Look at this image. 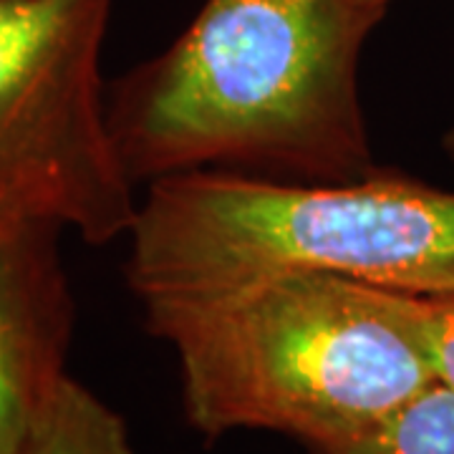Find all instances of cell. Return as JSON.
I'll use <instances>...</instances> for the list:
<instances>
[{
  "mask_svg": "<svg viewBox=\"0 0 454 454\" xmlns=\"http://www.w3.org/2000/svg\"><path fill=\"white\" fill-rule=\"evenodd\" d=\"M20 454H134L127 422L66 376L33 422Z\"/></svg>",
  "mask_w": 454,
  "mask_h": 454,
  "instance_id": "obj_6",
  "label": "cell"
},
{
  "mask_svg": "<svg viewBox=\"0 0 454 454\" xmlns=\"http://www.w3.org/2000/svg\"><path fill=\"white\" fill-rule=\"evenodd\" d=\"M59 227L0 230V454H20L66 376L74 298Z\"/></svg>",
  "mask_w": 454,
  "mask_h": 454,
  "instance_id": "obj_5",
  "label": "cell"
},
{
  "mask_svg": "<svg viewBox=\"0 0 454 454\" xmlns=\"http://www.w3.org/2000/svg\"><path fill=\"white\" fill-rule=\"evenodd\" d=\"M381 20L364 0H202L167 49L106 89L129 177H372L358 68Z\"/></svg>",
  "mask_w": 454,
  "mask_h": 454,
  "instance_id": "obj_1",
  "label": "cell"
},
{
  "mask_svg": "<svg viewBox=\"0 0 454 454\" xmlns=\"http://www.w3.org/2000/svg\"><path fill=\"white\" fill-rule=\"evenodd\" d=\"M442 149H444V154L450 157V162L454 164V127L452 129H447V134L442 137Z\"/></svg>",
  "mask_w": 454,
  "mask_h": 454,
  "instance_id": "obj_10",
  "label": "cell"
},
{
  "mask_svg": "<svg viewBox=\"0 0 454 454\" xmlns=\"http://www.w3.org/2000/svg\"><path fill=\"white\" fill-rule=\"evenodd\" d=\"M372 11H376V13H381V16H387L389 13V8L396 3V0H364Z\"/></svg>",
  "mask_w": 454,
  "mask_h": 454,
  "instance_id": "obj_9",
  "label": "cell"
},
{
  "mask_svg": "<svg viewBox=\"0 0 454 454\" xmlns=\"http://www.w3.org/2000/svg\"><path fill=\"white\" fill-rule=\"evenodd\" d=\"M142 310L177 356L184 419L205 439L273 432L325 454L437 381L411 293L286 273Z\"/></svg>",
  "mask_w": 454,
  "mask_h": 454,
  "instance_id": "obj_2",
  "label": "cell"
},
{
  "mask_svg": "<svg viewBox=\"0 0 454 454\" xmlns=\"http://www.w3.org/2000/svg\"><path fill=\"white\" fill-rule=\"evenodd\" d=\"M325 454H454V389L434 381L372 432Z\"/></svg>",
  "mask_w": 454,
  "mask_h": 454,
  "instance_id": "obj_7",
  "label": "cell"
},
{
  "mask_svg": "<svg viewBox=\"0 0 454 454\" xmlns=\"http://www.w3.org/2000/svg\"><path fill=\"white\" fill-rule=\"evenodd\" d=\"M437 381L454 389V295H422Z\"/></svg>",
  "mask_w": 454,
  "mask_h": 454,
  "instance_id": "obj_8",
  "label": "cell"
},
{
  "mask_svg": "<svg viewBox=\"0 0 454 454\" xmlns=\"http://www.w3.org/2000/svg\"><path fill=\"white\" fill-rule=\"evenodd\" d=\"M129 238L139 303L200 301L316 273L411 295H454V190L389 169L283 182L202 169L146 184Z\"/></svg>",
  "mask_w": 454,
  "mask_h": 454,
  "instance_id": "obj_3",
  "label": "cell"
},
{
  "mask_svg": "<svg viewBox=\"0 0 454 454\" xmlns=\"http://www.w3.org/2000/svg\"><path fill=\"white\" fill-rule=\"evenodd\" d=\"M112 0H0V230L53 225L89 245L127 238L137 182L101 82Z\"/></svg>",
  "mask_w": 454,
  "mask_h": 454,
  "instance_id": "obj_4",
  "label": "cell"
}]
</instances>
